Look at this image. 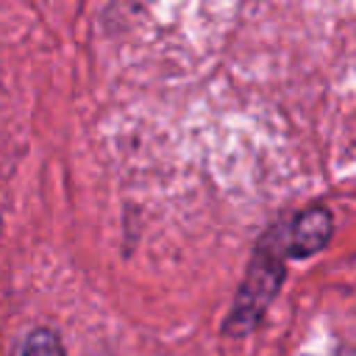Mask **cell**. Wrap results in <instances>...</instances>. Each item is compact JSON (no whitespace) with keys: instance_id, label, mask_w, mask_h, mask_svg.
Listing matches in <instances>:
<instances>
[{"instance_id":"obj_3","label":"cell","mask_w":356,"mask_h":356,"mask_svg":"<svg viewBox=\"0 0 356 356\" xmlns=\"http://www.w3.org/2000/svg\"><path fill=\"white\" fill-rule=\"evenodd\" d=\"M11 356H67V353H64V342L56 331L33 328L17 342Z\"/></svg>"},{"instance_id":"obj_1","label":"cell","mask_w":356,"mask_h":356,"mask_svg":"<svg viewBox=\"0 0 356 356\" xmlns=\"http://www.w3.org/2000/svg\"><path fill=\"white\" fill-rule=\"evenodd\" d=\"M284 256H286V248L275 239H261L253 250V259H250V267L239 284V292L231 303V312L222 323V331L228 337H245L250 334L264 312L270 309L273 298L278 295L281 284H284V275H286V267H284Z\"/></svg>"},{"instance_id":"obj_4","label":"cell","mask_w":356,"mask_h":356,"mask_svg":"<svg viewBox=\"0 0 356 356\" xmlns=\"http://www.w3.org/2000/svg\"><path fill=\"white\" fill-rule=\"evenodd\" d=\"M337 356H356V348H345V350H339Z\"/></svg>"},{"instance_id":"obj_2","label":"cell","mask_w":356,"mask_h":356,"mask_svg":"<svg viewBox=\"0 0 356 356\" xmlns=\"http://www.w3.org/2000/svg\"><path fill=\"white\" fill-rule=\"evenodd\" d=\"M334 234V217L325 206H309L303 209L286 228V256L289 259H309L314 253H320Z\"/></svg>"}]
</instances>
